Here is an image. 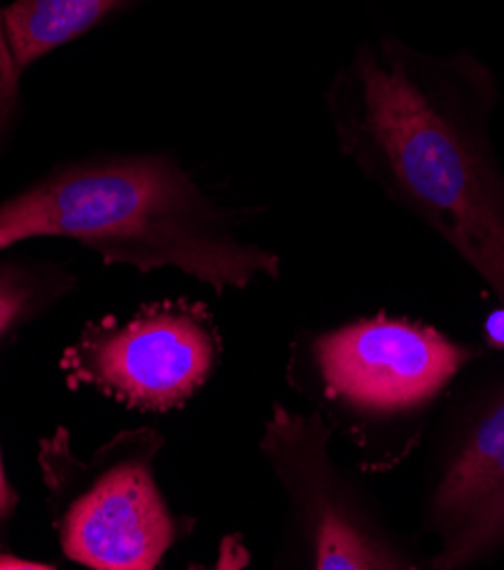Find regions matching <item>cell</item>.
<instances>
[{
	"label": "cell",
	"mask_w": 504,
	"mask_h": 570,
	"mask_svg": "<svg viewBox=\"0 0 504 570\" xmlns=\"http://www.w3.org/2000/svg\"><path fill=\"white\" fill-rule=\"evenodd\" d=\"M497 89L471 50L362 41L327 89L336 144L359 174L451 248L504 307V174L491 144Z\"/></svg>",
	"instance_id": "1"
},
{
	"label": "cell",
	"mask_w": 504,
	"mask_h": 570,
	"mask_svg": "<svg viewBox=\"0 0 504 570\" xmlns=\"http://www.w3.org/2000/svg\"><path fill=\"white\" fill-rule=\"evenodd\" d=\"M37 237L73 239L144 273L174 266L216 292L279 273V257L244 242L230 212L166 155L73 164L0 205V248Z\"/></svg>",
	"instance_id": "2"
},
{
	"label": "cell",
	"mask_w": 504,
	"mask_h": 570,
	"mask_svg": "<svg viewBox=\"0 0 504 570\" xmlns=\"http://www.w3.org/2000/svg\"><path fill=\"white\" fill-rule=\"evenodd\" d=\"M486 351L418 318L377 312L305 336L291 380L344 430L359 469L384 475L412 458L455 382Z\"/></svg>",
	"instance_id": "3"
},
{
	"label": "cell",
	"mask_w": 504,
	"mask_h": 570,
	"mask_svg": "<svg viewBox=\"0 0 504 570\" xmlns=\"http://www.w3.org/2000/svg\"><path fill=\"white\" fill-rule=\"evenodd\" d=\"M334 428L275 405L261 452L283 484L294 532L307 568L318 570H421L427 559L384 519L359 480L334 464Z\"/></svg>",
	"instance_id": "4"
},
{
	"label": "cell",
	"mask_w": 504,
	"mask_h": 570,
	"mask_svg": "<svg viewBox=\"0 0 504 570\" xmlns=\"http://www.w3.org/2000/svg\"><path fill=\"white\" fill-rule=\"evenodd\" d=\"M164 439L137 430L102 448L65 498L60 539L67 557L100 570H150L182 534L152 475Z\"/></svg>",
	"instance_id": "5"
},
{
	"label": "cell",
	"mask_w": 504,
	"mask_h": 570,
	"mask_svg": "<svg viewBox=\"0 0 504 570\" xmlns=\"http://www.w3.org/2000/svg\"><path fill=\"white\" fill-rule=\"evenodd\" d=\"M218 357L220 334L209 309L168 301L126 323L91 327L69 353L67 368L132 407L166 412L202 389Z\"/></svg>",
	"instance_id": "6"
},
{
	"label": "cell",
	"mask_w": 504,
	"mask_h": 570,
	"mask_svg": "<svg viewBox=\"0 0 504 570\" xmlns=\"http://www.w3.org/2000/svg\"><path fill=\"white\" fill-rule=\"evenodd\" d=\"M432 570H462L504 548V382L447 414L423 495Z\"/></svg>",
	"instance_id": "7"
},
{
	"label": "cell",
	"mask_w": 504,
	"mask_h": 570,
	"mask_svg": "<svg viewBox=\"0 0 504 570\" xmlns=\"http://www.w3.org/2000/svg\"><path fill=\"white\" fill-rule=\"evenodd\" d=\"M141 0H17L6 12V32L17 60L23 69L107 17L128 10Z\"/></svg>",
	"instance_id": "8"
},
{
	"label": "cell",
	"mask_w": 504,
	"mask_h": 570,
	"mask_svg": "<svg viewBox=\"0 0 504 570\" xmlns=\"http://www.w3.org/2000/svg\"><path fill=\"white\" fill-rule=\"evenodd\" d=\"M32 284L17 271L0 268V341L30 309Z\"/></svg>",
	"instance_id": "9"
},
{
	"label": "cell",
	"mask_w": 504,
	"mask_h": 570,
	"mask_svg": "<svg viewBox=\"0 0 504 570\" xmlns=\"http://www.w3.org/2000/svg\"><path fill=\"white\" fill-rule=\"evenodd\" d=\"M19 67L12 55L8 32H6V19L0 14V130L10 121L17 96H19Z\"/></svg>",
	"instance_id": "10"
},
{
	"label": "cell",
	"mask_w": 504,
	"mask_h": 570,
	"mask_svg": "<svg viewBox=\"0 0 504 570\" xmlns=\"http://www.w3.org/2000/svg\"><path fill=\"white\" fill-rule=\"evenodd\" d=\"M484 346L486 348H504V307L493 312L484 323Z\"/></svg>",
	"instance_id": "11"
},
{
	"label": "cell",
	"mask_w": 504,
	"mask_h": 570,
	"mask_svg": "<svg viewBox=\"0 0 504 570\" xmlns=\"http://www.w3.org/2000/svg\"><path fill=\"white\" fill-rule=\"evenodd\" d=\"M17 504V495L12 491V487L8 484L6 478V469H3V458H0V525L12 514V509Z\"/></svg>",
	"instance_id": "12"
},
{
	"label": "cell",
	"mask_w": 504,
	"mask_h": 570,
	"mask_svg": "<svg viewBox=\"0 0 504 570\" xmlns=\"http://www.w3.org/2000/svg\"><path fill=\"white\" fill-rule=\"evenodd\" d=\"M0 568H17V570H46L50 566L46 563H37V561H26V559H17V557H10V554H3L0 557Z\"/></svg>",
	"instance_id": "13"
}]
</instances>
